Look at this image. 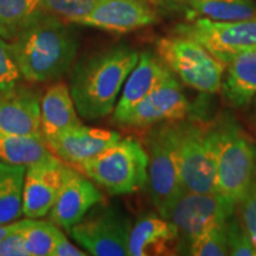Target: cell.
Listing matches in <instances>:
<instances>
[{
    "mask_svg": "<svg viewBox=\"0 0 256 256\" xmlns=\"http://www.w3.org/2000/svg\"><path fill=\"white\" fill-rule=\"evenodd\" d=\"M95 206L69 230L70 236L90 255H128L130 220L118 206Z\"/></svg>",
    "mask_w": 256,
    "mask_h": 256,
    "instance_id": "8",
    "label": "cell"
},
{
    "mask_svg": "<svg viewBox=\"0 0 256 256\" xmlns=\"http://www.w3.org/2000/svg\"><path fill=\"white\" fill-rule=\"evenodd\" d=\"M102 200V192L95 186L92 180L76 171L63 185L50 209V220L69 232Z\"/></svg>",
    "mask_w": 256,
    "mask_h": 256,
    "instance_id": "16",
    "label": "cell"
},
{
    "mask_svg": "<svg viewBox=\"0 0 256 256\" xmlns=\"http://www.w3.org/2000/svg\"><path fill=\"white\" fill-rule=\"evenodd\" d=\"M145 150L148 156L147 182L150 194L164 217L176 200L185 191L179 174L176 151L174 121L153 124L145 134Z\"/></svg>",
    "mask_w": 256,
    "mask_h": 256,
    "instance_id": "5",
    "label": "cell"
},
{
    "mask_svg": "<svg viewBox=\"0 0 256 256\" xmlns=\"http://www.w3.org/2000/svg\"><path fill=\"white\" fill-rule=\"evenodd\" d=\"M236 214L250 236L252 246L256 250V171L247 191L244 192L236 206Z\"/></svg>",
    "mask_w": 256,
    "mask_h": 256,
    "instance_id": "29",
    "label": "cell"
},
{
    "mask_svg": "<svg viewBox=\"0 0 256 256\" xmlns=\"http://www.w3.org/2000/svg\"><path fill=\"white\" fill-rule=\"evenodd\" d=\"M158 57L180 81L206 94L220 92L226 64L191 38L174 34L156 42Z\"/></svg>",
    "mask_w": 256,
    "mask_h": 256,
    "instance_id": "6",
    "label": "cell"
},
{
    "mask_svg": "<svg viewBox=\"0 0 256 256\" xmlns=\"http://www.w3.org/2000/svg\"><path fill=\"white\" fill-rule=\"evenodd\" d=\"M10 46L25 80L46 82L60 78L70 69L78 40L64 19L42 10Z\"/></svg>",
    "mask_w": 256,
    "mask_h": 256,
    "instance_id": "1",
    "label": "cell"
},
{
    "mask_svg": "<svg viewBox=\"0 0 256 256\" xmlns=\"http://www.w3.org/2000/svg\"><path fill=\"white\" fill-rule=\"evenodd\" d=\"M246 108L248 110L247 115H246V122H247L249 130L256 140V98Z\"/></svg>",
    "mask_w": 256,
    "mask_h": 256,
    "instance_id": "33",
    "label": "cell"
},
{
    "mask_svg": "<svg viewBox=\"0 0 256 256\" xmlns=\"http://www.w3.org/2000/svg\"><path fill=\"white\" fill-rule=\"evenodd\" d=\"M57 226L46 220L28 218L17 220V230L23 235L31 256H52Z\"/></svg>",
    "mask_w": 256,
    "mask_h": 256,
    "instance_id": "25",
    "label": "cell"
},
{
    "mask_svg": "<svg viewBox=\"0 0 256 256\" xmlns=\"http://www.w3.org/2000/svg\"><path fill=\"white\" fill-rule=\"evenodd\" d=\"M96 0H40V6L44 11L78 24L94 8Z\"/></svg>",
    "mask_w": 256,
    "mask_h": 256,
    "instance_id": "27",
    "label": "cell"
},
{
    "mask_svg": "<svg viewBox=\"0 0 256 256\" xmlns=\"http://www.w3.org/2000/svg\"><path fill=\"white\" fill-rule=\"evenodd\" d=\"M222 98L234 108H246L256 98V50L246 51L226 64Z\"/></svg>",
    "mask_w": 256,
    "mask_h": 256,
    "instance_id": "19",
    "label": "cell"
},
{
    "mask_svg": "<svg viewBox=\"0 0 256 256\" xmlns=\"http://www.w3.org/2000/svg\"><path fill=\"white\" fill-rule=\"evenodd\" d=\"M51 154L43 134L19 136L0 132V162L30 168Z\"/></svg>",
    "mask_w": 256,
    "mask_h": 256,
    "instance_id": "21",
    "label": "cell"
},
{
    "mask_svg": "<svg viewBox=\"0 0 256 256\" xmlns=\"http://www.w3.org/2000/svg\"><path fill=\"white\" fill-rule=\"evenodd\" d=\"M236 209L216 192L200 194L184 191L165 214L164 218L177 226L179 252L183 254L194 240L204 230L215 224L226 222Z\"/></svg>",
    "mask_w": 256,
    "mask_h": 256,
    "instance_id": "10",
    "label": "cell"
},
{
    "mask_svg": "<svg viewBox=\"0 0 256 256\" xmlns=\"http://www.w3.org/2000/svg\"><path fill=\"white\" fill-rule=\"evenodd\" d=\"M188 254L194 256L229 255L226 223L211 226L200 234L188 247Z\"/></svg>",
    "mask_w": 256,
    "mask_h": 256,
    "instance_id": "26",
    "label": "cell"
},
{
    "mask_svg": "<svg viewBox=\"0 0 256 256\" xmlns=\"http://www.w3.org/2000/svg\"><path fill=\"white\" fill-rule=\"evenodd\" d=\"M26 168L0 162V224H11L23 215Z\"/></svg>",
    "mask_w": 256,
    "mask_h": 256,
    "instance_id": "22",
    "label": "cell"
},
{
    "mask_svg": "<svg viewBox=\"0 0 256 256\" xmlns=\"http://www.w3.org/2000/svg\"><path fill=\"white\" fill-rule=\"evenodd\" d=\"M148 156L145 147L136 138L127 136L78 168L108 194H128L145 186Z\"/></svg>",
    "mask_w": 256,
    "mask_h": 256,
    "instance_id": "4",
    "label": "cell"
},
{
    "mask_svg": "<svg viewBox=\"0 0 256 256\" xmlns=\"http://www.w3.org/2000/svg\"><path fill=\"white\" fill-rule=\"evenodd\" d=\"M171 74L168 66L153 54L146 51L139 55L136 66L124 81L122 92L116 107L114 108V122L119 124L140 101L154 90Z\"/></svg>",
    "mask_w": 256,
    "mask_h": 256,
    "instance_id": "17",
    "label": "cell"
},
{
    "mask_svg": "<svg viewBox=\"0 0 256 256\" xmlns=\"http://www.w3.org/2000/svg\"><path fill=\"white\" fill-rule=\"evenodd\" d=\"M191 110L190 102L172 72L119 124L136 128H147L166 121L183 120L188 116Z\"/></svg>",
    "mask_w": 256,
    "mask_h": 256,
    "instance_id": "12",
    "label": "cell"
},
{
    "mask_svg": "<svg viewBox=\"0 0 256 256\" xmlns=\"http://www.w3.org/2000/svg\"><path fill=\"white\" fill-rule=\"evenodd\" d=\"M215 192L236 209L256 171V146L234 118L224 116Z\"/></svg>",
    "mask_w": 256,
    "mask_h": 256,
    "instance_id": "7",
    "label": "cell"
},
{
    "mask_svg": "<svg viewBox=\"0 0 256 256\" xmlns=\"http://www.w3.org/2000/svg\"><path fill=\"white\" fill-rule=\"evenodd\" d=\"M20 76L11 46L0 37V92L8 90L17 86Z\"/></svg>",
    "mask_w": 256,
    "mask_h": 256,
    "instance_id": "30",
    "label": "cell"
},
{
    "mask_svg": "<svg viewBox=\"0 0 256 256\" xmlns=\"http://www.w3.org/2000/svg\"><path fill=\"white\" fill-rule=\"evenodd\" d=\"M88 252L72 246L66 235L58 228L55 230V238H54L52 256H84Z\"/></svg>",
    "mask_w": 256,
    "mask_h": 256,
    "instance_id": "32",
    "label": "cell"
},
{
    "mask_svg": "<svg viewBox=\"0 0 256 256\" xmlns=\"http://www.w3.org/2000/svg\"><path fill=\"white\" fill-rule=\"evenodd\" d=\"M0 132L38 136L40 130V98L26 87L0 92Z\"/></svg>",
    "mask_w": 256,
    "mask_h": 256,
    "instance_id": "15",
    "label": "cell"
},
{
    "mask_svg": "<svg viewBox=\"0 0 256 256\" xmlns=\"http://www.w3.org/2000/svg\"><path fill=\"white\" fill-rule=\"evenodd\" d=\"M223 133V118L216 121L197 118L174 121L178 168L185 191L215 192L216 168Z\"/></svg>",
    "mask_w": 256,
    "mask_h": 256,
    "instance_id": "3",
    "label": "cell"
},
{
    "mask_svg": "<svg viewBox=\"0 0 256 256\" xmlns=\"http://www.w3.org/2000/svg\"><path fill=\"white\" fill-rule=\"evenodd\" d=\"M165 2H177V4H179V2H183V4H188V2H192V0H165Z\"/></svg>",
    "mask_w": 256,
    "mask_h": 256,
    "instance_id": "35",
    "label": "cell"
},
{
    "mask_svg": "<svg viewBox=\"0 0 256 256\" xmlns=\"http://www.w3.org/2000/svg\"><path fill=\"white\" fill-rule=\"evenodd\" d=\"M0 256H31L23 235L18 230L0 240Z\"/></svg>",
    "mask_w": 256,
    "mask_h": 256,
    "instance_id": "31",
    "label": "cell"
},
{
    "mask_svg": "<svg viewBox=\"0 0 256 256\" xmlns=\"http://www.w3.org/2000/svg\"><path fill=\"white\" fill-rule=\"evenodd\" d=\"M226 242H228L229 255L232 256H256V250L252 246L250 236L235 212L229 216L226 222Z\"/></svg>",
    "mask_w": 256,
    "mask_h": 256,
    "instance_id": "28",
    "label": "cell"
},
{
    "mask_svg": "<svg viewBox=\"0 0 256 256\" xmlns=\"http://www.w3.org/2000/svg\"><path fill=\"white\" fill-rule=\"evenodd\" d=\"M139 54L119 46L82 58L70 78V94L78 114L84 120H98L114 110L122 86L136 66Z\"/></svg>",
    "mask_w": 256,
    "mask_h": 256,
    "instance_id": "2",
    "label": "cell"
},
{
    "mask_svg": "<svg viewBox=\"0 0 256 256\" xmlns=\"http://www.w3.org/2000/svg\"><path fill=\"white\" fill-rule=\"evenodd\" d=\"M156 20L152 0H96L94 8L78 24L124 34Z\"/></svg>",
    "mask_w": 256,
    "mask_h": 256,
    "instance_id": "13",
    "label": "cell"
},
{
    "mask_svg": "<svg viewBox=\"0 0 256 256\" xmlns=\"http://www.w3.org/2000/svg\"><path fill=\"white\" fill-rule=\"evenodd\" d=\"M186 20L206 18L216 22H238L256 17L252 0H192L188 2Z\"/></svg>",
    "mask_w": 256,
    "mask_h": 256,
    "instance_id": "23",
    "label": "cell"
},
{
    "mask_svg": "<svg viewBox=\"0 0 256 256\" xmlns=\"http://www.w3.org/2000/svg\"><path fill=\"white\" fill-rule=\"evenodd\" d=\"M42 10L40 0H0V37L14 40Z\"/></svg>",
    "mask_w": 256,
    "mask_h": 256,
    "instance_id": "24",
    "label": "cell"
},
{
    "mask_svg": "<svg viewBox=\"0 0 256 256\" xmlns=\"http://www.w3.org/2000/svg\"><path fill=\"white\" fill-rule=\"evenodd\" d=\"M174 34L196 40L224 64L240 54L256 50V17L238 22L197 18L179 24Z\"/></svg>",
    "mask_w": 256,
    "mask_h": 256,
    "instance_id": "9",
    "label": "cell"
},
{
    "mask_svg": "<svg viewBox=\"0 0 256 256\" xmlns=\"http://www.w3.org/2000/svg\"><path fill=\"white\" fill-rule=\"evenodd\" d=\"M121 136L114 130L80 124L46 139L50 152L69 165L78 166L114 145Z\"/></svg>",
    "mask_w": 256,
    "mask_h": 256,
    "instance_id": "14",
    "label": "cell"
},
{
    "mask_svg": "<svg viewBox=\"0 0 256 256\" xmlns=\"http://www.w3.org/2000/svg\"><path fill=\"white\" fill-rule=\"evenodd\" d=\"M179 254V234L171 220L156 214L139 217L130 229L128 255L156 256Z\"/></svg>",
    "mask_w": 256,
    "mask_h": 256,
    "instance_id": "18",
    "label": "cell"
},
{
    "mask_svg": "<svg viewBox=\"0 0 256 256\" xmlns=\"http://www.w3.org/2000/svg\"><path fill=\"white\" fill-rule=\"evenodd\" d=\"M17 230V220L11 224H0V240L4 238L8 234Z\"/></svg>",
    "mask_w": 256,
    "mask_h": 256,
    "instance_id": "34",
    "label": "cell"
},
{
    "mask_svg": "<svg viewBox=\"0 0 256 256\" xmlns=\"http://www.w3.org/2000/svg\"><path fill=\"white\" fill-rule=\"evenodd\" d=\"M66 162L51 154L26 168L23 191V215L40 218L49 214L63 185L75 174Z\"/></svg>",
    "mask_w": 256,
    "mask_h": 256,
    "instance_id": "11",
    "label": "cell"
},
{
    "mask_svg": "<svg viewBox=\"0 0 256 256\" xmlns=\"http://www.w3.org/2000/svg\"><path fill=\"white\" fill-rule=\"evenodd\" d=\"M82 124L70 94L63 83H55L40 98V130L46 139Z\"/></svg>",
    "mask_w": 256,
    "mask_h": 256,
    "instance_id": "20",
    "label": "cell"
}]
</instances>
